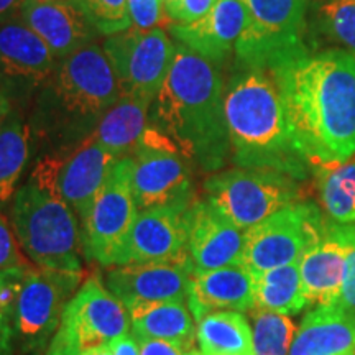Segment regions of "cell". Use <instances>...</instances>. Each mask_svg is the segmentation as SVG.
Here are the masks:
<instances>
[{
	"label": "cell",
	"mask_w": 355,
	"mask_h": 355,
	"mask_svg": "<svg viewBox=\"0 0 355 355\" xmlns=\"http://www.w3.org/2000/svg\"><path fill=\"white\" fill-rule=\"evenodd\" d=\"M132 26L140 30L157 28L165 19V0H127Z\"/></svg>",
	"instance_id": "obj_34"
},
{
	"label": "cell",
	"mask_w": 355,
	"mask_h": 355,
	"mask_svg": "<svg viewBox=\"0 0 355 355\" xmlns=\"http://www.w3.org/2000/svg\"><path fill=\"white\" fill-rule=\"evenodd\" d=\"M132 157L117 159L97 194L94 206L81 227L83 250L87 260L117 265L133 220L139 214L132 191Z\"/></svg>",
	"instance_id": "obj_12"
},
{
	"label": "cell",
	"mask_w": 355,
	"mask_h": 355,
	"mask_svg": "<svg viewBox=\"0 0 355 355\" xmlns=\"http://www.w3.org/2000/svg\"><path fill=\"white\" fill-rule=\"evenodd\" d=\"M26 0H0V25L13 19H20Z\"/></svg>",
	"instance_id": "obj_40"
},
{
	"label": "cell",
	"mask_w": 355,
	"mask_h": 355,
	"mask_svg": "<svg viewBox=\"0 0 355 355\" xmlns=\"http://www.w3.org/2000/svg\"><path fill=\"white\" fill-rule=\"evenodd\" d=\"M201 355H255L254 331L239 311H214L198 321Z\"/></svg>",
	"instance_id": "obj_28"
},
{
	"label": "cell",
	"mask_w": 355,
	"mask_h": 355,
	"mask_svg": "<svg viewBox=\"0 0 355 355\" xmlns=\"http://www.w3.org/2000/svg\"><path fill=\"white\" fill-rule=\"evenodd\" d=\"M33 132L21 110L13 109L0 130V211L12 204L33 152Z\"/></svg>",
	"instance_id": "obj_26"
},
{
	"label": "cell",
	"mask_w": 355,
	"mask_h": 355,
	"mask_svg": "<svg viewBox=\"0 0 355 355\" xmlns=\"http://www.w3.org/2000/svg\"><path fill=\"white\" fill-rule=\"evenodd\" d=\"M224 96L219 64L176 43L170 73L150 105L148 125L202 171H217L230 157Z\"/></svg>",
	"instance_id": "obj_2"
},
{
	"label": "cell",
	"mask_w": 355,
	"mask_h": 355,
	"mask_svg": "<svg viewBox=\"0 0 355 355\" xmlns=\"http://www.w3.org/2000/svg\"><path fill=\"white\" fill-rule=\"evenodd\" d=\"M184 159L173 146H155L139 141L132 152V191L139 211L194 201Z\"/></svg>",
	"instance_id": "obj_16"
},
{
	"label": "cell",
	"mask_w": 355,
	"mask_h": 355,
	"mask_svg": "<svg viewBox=\"0 0 355 355\" xmlns=\"http://www.w3.org/2000/svg\"><path fill=\"white\" fill-rule=\"evenodd\" d=\"M304 184L285 173L237 166L207 178L204 191L216 209L247 230L288 204L306 201Z\"/></svg>",
	"instance_id": "obj_7"
},
{
	"label": "cell",
	"mask_w": 355,
	"mask_h": 355,
	"mask_svg": "<svg viewBox=\"0 0 355 355\" xmlns=\"http://www.w3.org/2000/svg\"><path fill=\"white\" fill-rule=\"evenodd\" d=\"M44 2H78V0H44Z\"/></svg>",
	"instance_id": "obj_43"
},
{
	"label": "cell",
	"mask_w": 355,
	"mask_h": 355,
	"mask_svg": "<svg viewBox=\"0 0 355 355\" xmlns=\"http://www.w3.org/2000/svg\"><path fill=\"white\" fill-rule=\"evenodd\" d=\"M301 148L313 165L344 163L355 155V55L311 51L273 71Z\"/></svg>",
	"instance_id": "obj_1"
},
{
	"label": "cell",
	"mask_w": 355,
	"mask_h": 355,
	"mask_svg": "<svg viewBox=\"0 0 355 355\" xmlns=\"http://www.w3.org/2000/svg\"><path fill=\"white\" fill-rule=\"evenodd\" d=\"M132 334L137 339L165 340L183 349H194L196 319L186 301H162L128 309Z\"/></svg>",
	"instance_id": "obj_24"
},
{
	"label": "cell",
	"mask_w": 355,
	"mask_h": 355,
	"mask_svg": "<svg viewBox=\"0 0 355 355\" xmlns=\"http://www.w3.org/2000/svg\"><path fill=\"white\" fill-rule=\"evenodd\" d=\"M152 101L135 96H119L115 104L97 123L94 137L99 144L119 159L127 158L135 150L148 125Z\"/></svg>",
	"instance_id": "obj_25"
},
{
	"label": "cell",
	"mask_w": 355,
	"mask_h": 355,
	"mask_svg": "<svg viewBox=\"0 0 355 355\" xmlns=\"http://www.w3.org/2000/svg\"><path fill=\"white\" fill-rule=\"evenodd\" d=\"M117 76L122 96L152 101L157 97L175 60L176 43L162 26L140 30L135 26L114 33L102 43Z\"/></svg>",
	"instance_id": "obj_11"
},
{
	"label": "cell",
	"mask_w": 355,
	"mask_h": 355,
	"mask_svg": "<svg viewBox=\"0 0 355 355\" xmlns=\"http://www.w3.org/2000/svg\"><path fill=\"white\" fill-rule=\"evenodd\" d=\"M140 355H201L199 350L178 347L175 344L165 343V340L155 339H139Z\"/></svg>",
	"instance_id": "obj_38"
},
{
	"label": "cell",
	"mask_w": 355,
	"mask_h": 355,
	"mask_svg": "<svg viewBox=\"0 0 355 355\" xmlns=\"http://www.w3.org/2000/svg\"><path fill=\"white\" fill-rule=\"evenodd\" d=\"M247 25L235 44L237 68L273 73L309 55L311 0H242Z\"/></svg>",
	"instance_id": "obj_6"
},
{
	"label": "cell",
	"mask_w": 355,
	"mask_h": 355,
	"mask_svg": "<svg viewBox=\"0 0 355 355\" xmlns=\"http://www.w3.org/2000/svg\"><path fill=\"white\" fill-rule=\"evenodd\" d=\"M10 224L21 250L40 268L81 273L79 220L63 199L26 181L10 204Z\"/></svg>",
	"instance_id": "obj_5"
},
{
	"label": "cell",
	"mask_w": 355,
	"mask_h": 355,
	"mask_svg": "<svg viewBox=\"0 0 355 355\" xmlns=\"http://www.w3.org/2000/svg\"><path fill=\"white\" fill-rule=\"evenodd\" d=\"M337 304H340L350 313L355 314V247L350 250L345 263V275L344 283L340 288V296Z\"/></svg>",
	"instance_id": "obj_37"
},
{
	"label": "cell",
	"mask_w": 355,
	"mask_h": 355,
	"mask_svg": "<svg viewBox=\"0 0 355 355\" xmlns=\"http://www.w3.org/2000/svg\"><path fill=\"white\" fill-rule=\"evenodd\" d=\"M79 283L81 273L30 266L15 306L17 347L24 352H38L46 345Z\"/></svg>",
	"instance_id": "obj_13"
},
{
	"label": "cell",
	"mask_w": 355,
	"mask_h": 355,
	"mask_svg": "<svg viewBox=\"0 0 355 355\" xmlns=\"http://www.w3.org/2000/svg\"><path fill=\"white\" fill-rule=\"evenodd\" d=\"M20 19L50 48L56 60L73 55L101 37L81 2L26 0Z\"/></svg>",
	"instance_id": "obj_20"
},
{
	"label": "cell",
	"mask_w": 355,
	"mask_h": 355,
	"mask_svg": "<svg viewBox=\"0 0 355 355\" xmlns=\"http://www.w3.org/2000/svg\"><path fill=\"white\" fill-rule=\"evenodd\" d=\"M20 243L17 241L12 224L0 212V270L26 268V259L21 255Z\"/></svg>",
	"instance_id": "obj_35"
},
{
	"label": "cell",
	"mask_w": 355,
	"mask_h": 355,
	"mask_svg": "<svg viewBox=\"0 0 355 355\" xmlns=\"http://www.w3.org/2000/svg\"><path fill=\"white\" fill-rule=\"evenodd\" d=\"M322 214L332 224H355V155L314 171Z\"/></svg>",
	"instance_id": "obj_29"
},
{
	"label": "cell",
	"mask_w": 355,
	"mask_h": 355,
	"mask_svg": "<svg viewBox=\"0 0 355 355\" xmlns=\"http://www.w3.org/2000/svg\"><path fill=\"white\" fill-rule=\"evenodd\" d=\"M327 219L313 201L288 204L243 234L242 263L252 273L300 261L322 237Z\"/></svg>",
	"instance_id": "obj_9"
},
{
	"label": "cell",
	"mask_w": 355,
	"mask_h": 355,
	"mask_svg": "<svg viewBox=\"0 0 355 355\" xmlns=\"http://www.w3.org/2000/svg\"><path fill=\"white\" fill-rule=\"evenodd\" d=\"M191 270L180 263H127L105 273L104 285L127 311L140 304L186 301Z\"/></svg>",
	"instance_id": "obj_19"
},
{
	"label": "cell",
	"mask_w": 355,
	"mask_h": 355,
	"mask_svg": "<svg viewBox=\"0 0 355 355\" xmlns=\"http://www.w3.org/2000/svg\"><path fill=\"white\" fill-rule=\"evenodd\" d=\"M254 347L255 355H286L290 352L293 339L296 336L295 324L286 314L273 313L260 308H254Z\"/></svg>",
	"instance_id": "obj_31"
},
{
	"label": "cell",
	"mask_w": 355,
	"mask_h": 355,
	"mask_svg": "<svg viewBox=\"0 0 355 355\" xmlns=\"http://www.w3.org/2000/svg\"><path fill=\"white\" fill-rule=\"evenodd\" d=\"M243 234L207 201H194L188 214L191 275L242 263Z\"/></svg>",
	"instance_id": "obj_18"
},
{
	"label": "cell",
	"mask_w": 355,
	"mask_h": 355,
	"mask_svg": "<svg viewBox=\"0 0 355 355\" xmlns=\"http://www.w3.org/2000/svg\"><path fill=\"white\" fill-rule=\"evenodd\" d=\"M352 355H355V347H354V350H352Z\"/></svg>",
	"instance_id": "obj_44"
},
{
	"label": "cell",
	"mask_w": 355,
	"mask_h": 355,
	"mask_svg": "<svg viewBox=\"0 0 355 355\" xmlns=\"http://www.w3.org/2000/svg\"><path fill=\"white\" fill-rule=\"evenodd\" d=\"M255 308L279 314H298L306 303L300 261L277 266L261 273H254Z\"/></svg>",
	"instance_id": "obj_30"
},
{
	"label": "cell",
	"mask_w": 355,
	"mask_h": 355,
	"mask_svg": "<svg viewBox=\"0 0 355 355\" xmlns=\"http://www.w3.org/2000/svg\"><path fill=\"white\" fill-rule=\"evenodd\" d=\"M130 316L101 279L89 278L66 306L46 355H81L128 334Z\"/></svg>",
	"instance_id": "obj_10"
},
{
	"label": "cell",
	"mask_w": 355,
	"mask_h": 355,
	"mask_svg": "<svg viewBox=\"0 0 355 355\" xmlns=\"http://www.w3.org/2000/svg\"><path fill=\"white\" fill-rule=\"evenodd\" d=\"M50 48L21 19L0 25V89L24 112L56 68Z\"/></svg>",
	"instance_id": "obj_14"
},
{
	"label": "cell",
	"mask_w": 355,
	"mask_h": 355,
	"mask_svg": "<svg viewBox=\"0 0 355 355\" xmlns=\"http://www.w3.org/2000/svg\"><path fill=\"white\" fill-rule=\"evenodd\" d=\"M355 247V224H332L300 260L304 298L308 306L337 304L344 283L345 263Z\"/></svg>",
	"instance_id": "obj_17"
},
{
	"label": "cell",
	"mask_w": 355,
	"mask_h": 355,
	"mask_svg": "<svg viewBox=\"0 0 355 355\" xmlns=\"http://www.w3.org/2000/svg\"><path fill=\"white\" fill-rule=\"evenodd\" d=\"M13 112V105L8 97L6 96V92L0 89V130H2L3 123L7 122V119L10 117V114Z\"/></svg>",
	"instance_id": "obj_41"
},
{
	"label": "cell",
	"mask_w": 355,
	"mask_h": 355,
	"mask_svg": "<svg viewBox=\"0 0 355 355\" xmlns=\"http://www.w3.org/2000/svg\"><path fill=\"white\" fill-rule=\"evenodd\" d=\"M347 355H352V354H347Z\"/></svg>",
	"instance_id": "obj_45"
},
{
	"label": "cell",
	"mask_w": 355,
	"mask_h": 355,
	"mask_svg": "<svg viewBox=\"0 0 355 355\" xmlns=\"http://www.w3.org/2000/svg\"><path fill=\"white\" fill-rule=\"evenodd\" d=\"M191 204L139 211L117 265L180 263L189 268L188 214Z\"/></svg>",
	"instance_id": "obj_15"
},
{
	"label": "cell",
	"mask_w": 355,
	"mask_h": 355,
	"mask_svg": "<svg viewBox=\"0 0 355 355\" xmlns=\"http://www.w3.org/2000/svg\"><path fill=\"white\" fill-rule=\"evenodd\" d=\"M311 50H343L355 55V0H311Z\"/></svg>",
	"instance_id": "obj_27"
},
{
	"label": "cell",
	"mask_w": 355,
	"mask_h": 355,
	"mask_svg": "<svg viewBox=\"0 0 355 355\" xmlns=\"http://www.w3.org/2000/svg\"><path fill=\"white\" fill-rule=\"evenodd\" d=\"M119 96L117 76L101 44L58 60L32 104L35 141L51 152L86 140Z\"/></svg>",
	"instance_id": "obj_4"
},
{
	"label": "cell",
	"mask_w": 355,
	"mask_h": 355,
	"mask_svg": "<svg viewBox=\"0 0 355 355\" xmlns=\"http://www.w3.org/2000/svg\"><path fill=\"white\" fill-rule=\"evenodd\" d=\"M224 112L230 157L239 168L275 170L303 183L314 176L272 73L237 68L225 86Z\"/></svg>",
	"instance_id": "obj_3"
},
{
	"label": "cell",
	"mask_w": 355,
	"mask_h": 355,
	"mask_svg": "<svg viewBox=\"0 0 355 355\" xmlns=\"http://www.w3.org/2000/svg\"><path fill=\"white\" fill-rule=\"evenodd\" d=\"M79 2L101 37H110L132 26L127 0H79Z\"/></svg>",
	"instance_id": "obj_33"
},
{
	"label": "cell",
	"mask_w": 355,
	"mask_h": 355,
	"mask_svg": "<svg viewBox=\"0 0 355 355\" xmlns=\"http://www.w3.org/2000/svg\"><path fill=\"white\" fill-rule=\"evenodd\" d=\"M81 355H112V345H101V347H94L89 349L86 352H83Z\"/></svg>",
	"instance_id": "obj_42"
},
{
	"label": "cell",
	"mask_w": 355,
	"mask_h": 355,
	"mask_svg": "<svg viewBox=\"0 0 355 355\" xmlns=\"http://www.w3.org/2000/svg\"><path fill=\"white\" fill-rule=\"evenodd\" d=\"M28 268L0 270V355L15 354V306Z\"/></svg>",
	"instance_id": "obj_32"
},
{
	"label": "cell",
	"mask_w": 355,
	"mask_h": 355,
	"mask_svg": "<svg viewBox=\"0 0 355 355\" xmlns=\"http://www.w3.org/2000/svg\"><path fill=\"white\" fill-rule=\"evenodd\" d=\"M245 25L247 8L242 0H217L202 19L184 25L171 24L168 30L176 43L220 66L235 53Z\"/></svg>",
	"instance_id": "obj_21"
},
{
	"label": "cell",
	"mask_w": 355,
	"mask_h": 355,
	"mask_svg": "<svg viewBox=\"0 0 355 355\" xmlns=\"http://www.w3.org/2000/svg\"><path fill=\"white\" fill-rule=\"evenodd\" d=\"M188 306L196 321L214 311H252L255 308L254 273L243 263L193 273Z\"/></svg>",
	"instance_id": "obj_22"
},
{
	"label": "cell",
	"mask_w": 355,
	"mask_h": 355,
	"mask_svg": "<svg viewBox=\"0 0 355 355\" xmlns=\"http://www.w3.org/2000/svg\"><path fill=\"white\" fill-rule=\"evenodd\" d=\"M117 159L92 133L76 145L42 155L28 180L63 199L84 224Z\"/></svg>",
	"instance_id": "obj_8"
},
{
	"label": "cell",
	"mask_w": 355,
	"mask_h": 355,
	"mask_svg": "<svg viewBox=\"0 0 355 355\" xmlns=\"http://www.w3.org/2000/svg\"><path fill=\"white\" fill-rule=\"evenodd\" d=\"M355 347V314L340 304L306 314L288 355H347Z\"/></svg>",
	"instance_id": "obj_23"
},
{
	"label": "cell",
	"mask_w": 355,
	"mask_h": 355,
	"mask_svg": "<svg viewBox=\"0 0 355 355\" xmlns=\"http://www.w3.org/2000/svg\"><path fill=\"white\" fill-rule=\"evenodd\" d=\"M217 0H165V10L173 24H193L207 15Z\"/></svg>",
	"instance_id": "obj_36"
},
{
	"label": "cell",
	"mask_w": 355,
	"mask_h": 355,
	"mask_svg": "<svg viewBox=\"0 0 355 355\" xmlns=\"http://www.w3.org/2000/svg\"><path fill=\"white\" fill-rule=\"evenodd\" d=\"M112 355H140V343L133 334H125L114 340Z\"/></svg>",
	"instance_id": "obj_39"
}]
</instances>
